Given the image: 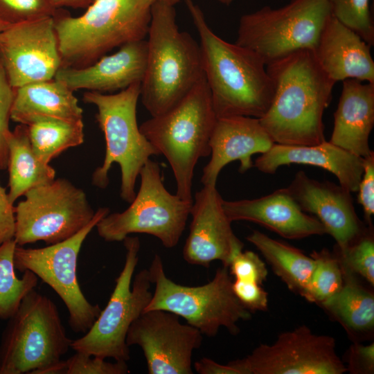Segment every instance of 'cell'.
Listing matches in <instances>:
<instances>
[{"label": "cell", "mask_w": 374, "mask_h": 374, "mask_svg": "<svg viewBox=\"0 0 374 374\" xmlns=\"http://www.w3.org/2000/svg\"><path fill=\"white\" fill-rule=\"evenodd\" d=\"M274 85L271 104L259 121L274 143L312 145L326 141L323 115L336 84L314 51L301 50L267 65Z\"/></svg>", "instance_id": "1"}, {"label": "cell", "mask_w": 374, "mask_h": 374, "mask_svg": "<svg viewBox=\"0 0 374 374\" xmlns=\"http://www.w3.org/2000/svg\"><path fill=\"white\" fill-rule=\"evenodd\" d=\"M24 196L14 208L17 246L62 242L79 232L95 215L83 190L66 179H55Z\"/></svg>", "instance_id": "12"}, {"label": "cell", "mask_w": 374, "mask_h": 374, "mask_svg": "<svg viewBox=\"0 0 374 374\" xmlns=\"http://www.w3.org/2000/svg\"><path fill=\"white\" fill-rule=\"evenodd\" d=\"M335 346L333 337L316 335L303 325L227 364L232 374H342L348 370Z\"/></svg>", "instance_id": "14"}, {"label": "cell", "mask_w": 374, "mask_h": 374, "mask_svg": "<svg viewBox=\"0 0 374 374\" xmlns=\"http://www.w3.org/2000/svg\"><path fill=\"white\" fill-rule=\"evenodd\" d=\"M0 60L14 88L55 78L62 63L53 17L9 25L0 33Z\"/></svg>", "instance_id": "16"}, {"label": "cell", "mask_w": 374, "mask_h": 374, "mask_svg": "<svg viewBox=\"0 0 374 374\" xmlns=\"http://www.w3.org/2000/svg\"><path fill=\"white\" fill-rule=\"evenodd\" d=\"M246 239L260 251L287 287L302 296L314 268V258L257 230L253 231Z\"/></svg>", "instance_id": "27"}, {"label": "cell", "mask_w": 374, "mask_h": 374, "mask_svg": "<svg viewBox=\"0 0 374 374\" xmlns=\"http://www.w3.org/2000/svg\"><path fill=\"white\" fill-rule=\"evenodd\" d=\"M222 205L231 222H255L286 239L299 240L327 233L323 224L304 212L285 188L256 199H223Z\"/></svg>", "instance_id": "20"}, {"label": "cell", "mask_w": 374, "mask_h": 374, "mask_svg": "<svg viewBox=\"0 0 374 374\" xmlns=\"http://www.w3.org/2000/svg\"><path fill=\"white\" fill-rule=\"evenodd\" d=\"M203 186L193 201L192 220L183 257L191 265L208 267L212 262L220 260L229 268L231 259L242 250L244 244L233 231L216 184Z\"/></svg>", "instance_id": "17"}, {"label": "cell", "mask_w": 374, "mask_h": 374, "mask_svg": "<svg viewBox=\"0 0 374 374\" xmlns=\"http://www.w3.org/2000/svg\"><path fill=\"white\" fill-rule=\"evenodd\" d=\"M8 320L0 342V374H55L73 340L54 302L33 289Z\"/></svg>", "instance_id": "6"}, {"label": "cell", "mask_w": 374, "mask_h": 374, "mask_svg": "<svg viewBox=\"0 0 374 374\" xmlns=\"http://www.w3.org/2000/svg\"><path fill=\"white\" fill-rule=\"evenodd\" d=\"M147 40L132 42L111 55L82 67H61L55 78L72 91L87 89L102 93L123 90L142 81L146 69Z\"/></svg>", "instance_id": "21"}, {"label": "cell", "mask_w": 374, "mask_h": 374, "mask_svg": "<svg viewBox=\"0 0 374 374\" xmlns=\"http://www.w3.org/2000/svg\"><path fill=\"white\" fill-rule=\"evenodd\" d=\"M154 0H96L80 16L57 8L53 18L62 67L89 66L116 47L145 39Z\"/></svg>", "instance_id": "4"}, {"label": "cell", "mask_w": 374, "mask_h": 374, "mask_svg": "<svg viewBox=\"0 0 374 374\" xmlns=\"http://www.w3.org/2000/svg\"><path fill=\"white\" fill-rule=\"evenodd\" d=\"M217 117L205 76L176 105L143 122L139 129L168 161L176 195L193 200L195 166L211 154L210 142Z\"/></svg>", "instance_id": "5"}, {"label": "cell", "mask_w": 374, "mask_h": 374, "mask_svg": "<svg viewBox=\"0 0 374 374\" xmlns=\"http://www.w3.org/2000/svg\"><path fill=\"white\" fill-rule=\"evenodd\" d=\"M194 368L199 374H232L231 370L227 364H220L206 357L195 362Z\"/></svg>", "instance_id": "42"}, {"label": "cell", "mask_w": 374, "mask_h": 374, "mask_svg": "<svg viewBox=\"0 0 374 374\" xmlns=\"http://www.w3.org/2000/svg\"><path fill=\"white\" fill-rule=\"evenodd\" d=\"M310 256L314 260V268L302 296L321 305L341 289L344 281L343 267L337 254L326 249L314 251Z\"/></svg>", "instance_id": "31"}, {"label": "cell", "mask_w": 374, "mask_h": 374, "mask_svg": "<svg viewBox=\"0 0 374 374\" xmlns=\"http://www.w3.org/2000/svg\"><path fill=\"white\" fill-rule=\"evenodd\" d=\"M256 283L235 279L232 283L233 292L249 310L265 311L268 307V294Z\"/></svg>", "instance_id": "39"}, {"label": "cell", "mask_w": 374, "mask_h": 374, "mask_svg": "<svg viewBox=\"0 0 374 374\" xmlns=\"http://www.w3.org/2000/svg\"><path fill=\"white\" fill-rule=\"evenodd\" d=\"M14 98L15 88L0 60V170H6L8 166L7 137Z\"/></svg>", "instance_id": "36"}, {"label": "cell", "mask_w": 374, "mask_h": 374, "mask_svg": "<svg viewBox=\"0 0 374 374\" xmlns=\"http://www.w3.org/2000/svg\"><path fill=\"white\" fill-rule=\"evenodd\" d=\"M17 247L12 240L0 245V319L8 320L16 312L23 298L38 283V277L26 270L19 278L15 272L14 253Z\"/></svg>", "instance_id": "30"}, {"label": "cell", "mask_w": 374, "mask_h": 374, "mask_svg": "<svg viewBox=\"0 0 374 374\" xmlns=\"http://www.w3.org/2000/svg\"><path fill=\"white\" fill-rule=\"evenodd\" d=\"M332 15L356 32L371 46L374 44V24L371 0H329Z\"/></svg>", "instance_id": "33"}, {"label": "cell", "mask_w": 374, "mask_h": 374, "mask_svg": "<svg viewBox=\"0 0 374 374\" xmlns=\"http://www.w3.org/2000/svg\"><path fill=\"white\" fill-rule=\"evenodd\" d=\"M229 273L235 279L261 285L267 276L265 263L258 254L251 251L238 252L231 259Z\"/></svg>", "instance_id": "37"}, {"label": "cell", "mask_w": 374, "mask_h": 374, "mask_svg": "<svg viewBox=\"0 0 374 374\" xmlns=\"http://www.w3.org/2000/svg\"><path fill=\"white\" fill-rule=\"evenodd\" d=\"M329 0H291L285 6L243 15L235 44L256 53L266 66L301 50L314 51L332 16Z\"/></svg>", "instance_id": "9"}, {"label": "cell", "mask_w": 374, "mask_h": 374, "mask_svg": "<svg viewBox=\"0 0 374 374\" xmlns=\"http://www.w3.org/2000/svg\"><path fill=\"white\" fill-rule=\"evenodd\" d=\"M348 367L353 373H373L374 371V344L364 346L355 344L351 346L348 355Z\"/></svg>", "instance_id": "40"}, {"label": "cell", "mask_w": 374, "mask_h": 374, "mask_svg": "<svg viewBox=\"0 0 374 374\" xmlns=\"http://www.w3.org/2000/svg\"><path fill=\"white\" fill-rule=\"evenodd\" d=\"M202 334L179 317L163 310L143 312L130 326L126 343L139 346L150 374H192L193 352L202 343Z\"/></svg>", "instance_id": "15"}, {"label": "cell", "mask_w": 374, "mask_h": 374, "mask_svg": "<svg viewBox=\"0 0 374 374\" xmlns=\"http://www.w3.org/2000/svg\"><path fill=\"white\" fill-rule=\"evenodd\" d=\"M109 213L100 208L92 220L72 237L42 248L17 246L14 253L17 270H29L60 296L69 312V325L75 332H86L101 312L98 304L84 296L77 278V262L82 245L98 222Z\"/></svg>", "instance_id": "13"}, {"label": "cell", "mask_w": 374, "mask_h": 374, "mask_svg": "<svg viewBox=\"0 0 374 374\" xmlns=\"http://www.w3.org/2000/svg\"><path fill=\"white\" fill-rule=\"evenodd\" d=\"M300 208L323 224L337 249L344 250L366 229L358 217L349 190L328 181H320L298 172L285 188Z\"/></svg>", "instance_id": "18"}, {"label": "cell", "mask_w": 374, "mask_h": 374, "mask_svg": "<svg viewBox=\"0 0 374 374\" xmlns=\"http://www.w3.org/2000/svg\"><path fill=\"white\" fill-rule=\"evenodd\" d=\"M57 9L48 0H0V19L11 25L53 17Z\"/></svg>", "instance_id": "34"}, {"label": "cell", "mask_w": 374, "mask_h": 374, "mask_svg": "<svg viewBox=\"0 0 374 374\" xmlns=\"http://www.w3.org/2000/svg\"><path fill=\"white\" fill-rule=\"evenodd\" d=\"M140 91L141 82H138L116 93L87 91L83 94V101L97 109L96 121L106 142L105 159L93 172L92 184L106 188L110 168L114 163H118L121 172L120 195L129 203L135 197V184L141 169L150 157L159 154L137 124Z\"/></svg>", "instance_id": "7"}, {"label": "cell", "mask_w": 374, "mask_h": 374, "mask_svg": "<svg viewBox=\"0 0 374 374\" xmlns=\"http://www.w3.org/2000/svg\"><path fill=\"white\" fill-rule=\"evenodd\" d=\"M9 179L8 193L10 202L30 190L55 179V171L42 161L35 153L29 139L28 127L19 124L7 137Z\"/></svg>", "instance_id": "26"}, {"label": "cell", "mask_w": 374, "mask_h": 374, "mask_svg": "<svg viewBox=\"0 0 374 374\" xmlns=\"http://www.w3.org/2000/svg\"><path fill=\"white\" fill-rule=\"evenodd\" d=\"M148 271L154 291L145 311L163 310L174 313L208 337L215 336L222 327L235 335L239 332L238 322L251 318V311L233 292L226 267L217 269L211 280L199 286H185L170 279L158 254L154 255Z\"/></svg>", "instance_id": "8"}, {"label": "cell", "mask_w": 374, "mask_h": 374, "mask_svg": "<svg viewBox=\"0 0 374 374\" xmlns=\"http://www.w3.org/2000/svg\"><path fill=\"white\" fill-rule=\"evenodd\" d=\"M364 171L358 186L357 201L362 205L364 217L371 225V217L374 214V152L363 158Z\"/></svg>", "instance_id": "38"}, {"label": "cell", "mask_w": 374, "mask_h": 374, "mask_svg": "<svg viewBox=\"0 0 374 374\" xmlns=\"http://www.w3.org/2000/svg\"><path fill=\"white\" fill-rule=\"evenodd\" d=\"M374 125V83L355 79L342 81L334 113L330 142L356 156L371 154L368 139Z\"/></svg>", "instance_id": "24"}, {"label": "cell", "mask_w": 374, "mask_h": 374, "mask_svg": "<svg viewBox=\"0 0 374 374\" xmlns=\"http://www.w3.org/2000/svg\"><path fill=\"white\" fill-rule=\"evenodd\" d=\"M73 92L55 78L15 88L11 120L26 125L43 118L82 121L83 110Z\"/></svg>", "instance_id": "25"}, {"label": "cell", "mask_w": 374, "mask_h": 374, "mask_svg": "<svg viewBox=\"0 0 374 374\" xmlns=\"http://www.w3.org/2000/svg\"><path fill=\"white\" fill-rule=\"evenodd\" d=\"M9 25L7 24L6 23H5L4 21H3L1 19H0V33L4 30Z\"/></svg>", "instance_id": "44"}, {"label": "cell", "mask_w": 374, "mask_h": 374, "mask_svg": "<svg viewBox=\"0 0 374 374\" xmlns=\"http://www.w3.org/2000/svg\"><path fill=\"white\" fill-rule=\"evenodd\" d=\"M175 3L154 0L148 32L141 103L151 116L176 105L204 77L200 45L176 21Z\"/></svg>", "instance_id": "3"}, {"label": "cell", "mask_w": 374, "mask_h": 374, "mask_svg": "<svg viewBox=\"0 0 374 374\" xmlns=\"http://www.w3.org/2000/svg\"><path fill=\"white\" fill-rule=\"evenodd\" d=\"M369 225L365 231L343 251L336 249L342 266L374 285V239Z\"/></svg>", "instance_id": "32"}, {"label": "cell", "mask_w": 374, "mask_h": 374, "mask_svg": "<svg viewBox=\"0 0 374 374\" xmlns=\"http://www.w3.org/2000/svg\"><path fill=\"white\" fill-rule=\"evenodd\" d=\"M125 263L109 301L91 327L82 337L73 340L71 348L102 359L127 362L130 349L126 337L132 323L145 311L152 296L148 269L132 279L139 262L140 240L127 236Z\"/></svg>", "instance_id": "10"}, {"label": "cell", "mask_w": 374, "mask_h": 374, "mask_svg": "<svg viewBox=\"0 0 374 374\" xmlns=\"http://www.w3.org/2000/svg\"><path fill=\"white\" fill-rule=\"evenodd\" d=\"M55 8L69 7L73 8H87L96 0H48Z\"/></svg>", "instance_id": "43"}, {"label": "cell", "mask_w": 374, "mask_h": 374, "mask_svg": "<svg viewBox=\"0 0 374 374\" xmlns=\"http://www.w3.org/2000/svg\"><path fill=\"white\" fill-rule=\"evenodd\" d=\"M139 190L123 212L107 214L96 224L100 237L118 242L132 233L158 238L166 248L175 247L185 229L193 201L171 194L165 187L158 163L149 159L139 172Z\"/></svg>", "instance_id": "11"}, {"label": "cell", "mask_w": 374, "mask_h": 374, "mask_svg": "<svg viewBox=\"0 0 374 374\" xmlns=\"http://www.w3.org/2000/svg\"><path fill=\"white\" fill-rule=\"evenodd\" d=\"M15 206L6 189L0 185V245L14 240L15 232Z\"/></svg>", "instance_id": "41"}, {"label": "cell", "mask_w": 374, "mask_h": 374, "mask_svg": "<svg viewBox=\"0 0 374 374\" xmlns=\"http://www.w3.org/2000/svg\"><path fill=\"white\" fill-rule=\"evenodd\" d=\"M129 368L126 362H109L84 353H75L62 360L60 374H126Z\"/></svg>", "instance_id": "35"}, {"label": "cell", "mask_w": 374, "mask_h": 374, "mask_svg": "<svg viewBox=\"0 0 374 374\" xmlns=\"http://www.w3.org/2000/svg\"><path fill=\"white\" fill-rule=\"evenodd\" d=\"M371 47L356 32L332 15L313 51L322 69L335 83L347 79L374 83Z\"/></svg>", "instance_id": "22"}, {"label": "cell", "mask_w": 374, "mask_h": 374, "mask_svg": "<svg viewBox=\"0 0 374 374\" xmlns=\"http://www.w3.org/2000/svg\"><path fill=\"white\" fill-rule=\"evenodd\" d=\"M220 3L224 4L226 6L230 5L233 0H217Z\"/></svg>", "instance_id": "45"}, {"label": "cell", "mask_w": 374, "mask_h": 374, "mask_svg": "<svg viewBox=\"0 0 374 374\" xmlns=\"http://www.w3.org/2000/svg\"><path fill=\"white\" fill-rule=\"evenodd\" d=\"M291 164L323 168L332 173L339 185L350 192H357L364 171L362 157L326 141L312 145L274 143L256 159L253 166L260 172L274 174L279 167Z\"/></svg>", "instance_id": "23"}, {"label": "cell", "mask_w": 374, "mask_h": 374, "mask_svg": "<svg viewBox=\"0 0 374 374\" xmlns=\"http://www.w3.org/2000/svg\"><path fill=\"white\" fill-rule=\"evenodd\" d=\"M200 39L204 73L217 118L262 117L274 95L265 62L252 51L217 36L200 8L184 0Z\"/></svg>", "instance_id": "2"}, {"label": "cell", "mask_w": 374, "mask_h": 374, "mask_svg": "<svg viewBox=\"0 0 374 374\" xmlns=\"http://www.w3.org/2000/svg\"><path fill=\"white\" fill-rule=\"evenodd\" d=\"M342 267L344 281L341 289L321 306L349 331H371L374 327L373 294L357 280L353 273Z\"/></svg>", "instance_id": "28"}, {"label": "cell", "mask_w": 374, "mask_h": 374, "mask_svg": "<svg viewBox=\"0 0 374 374\" xmlns=\"http://www.w3.org/2000/svg\"><path fill=\"white\" fill-rule=\"evenodd\" d=\"M169 1H172L176 4L179 1V0H169Z\"/></svg>", "instance_id": "46"}, {"label": "cell", "mask_w": 374, "mask_h": 374, "mask_svg": "<svg viewBox=\"0 0 374 374\" xmlns=\"http://www.w3.org/2000/svg\"><path fill=\"white\" fill-rule=\"evenodd\" d=\"M274 142L259 118L232 116L217 118L211 139V159L203 169V185L216 184L222 168L240 161L239 171L244 172L253 165L252 155L268 151Z\"/></svg>", "instance_id": "19"}, {"label": "cell", "mask_w": 374, "mask_h": 374, "mask_svg": "<svg viewBox=\"0 0 374 374\" xmlns=\"http://www.w3.org/2000/svg\"><path fill=\"white\" fill-rule=\"evenodd\" d=\"M27 127L33 149L37 157L45 163H48L64 150L78 146L84 141L82 121L43 118Z\"/></svg>", "instance_id": "29"}]
</instances>
